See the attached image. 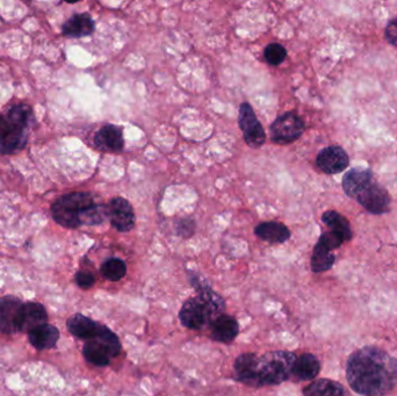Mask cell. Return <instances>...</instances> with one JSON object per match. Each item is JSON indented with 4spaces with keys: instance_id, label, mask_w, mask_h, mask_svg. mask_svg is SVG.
Returning <instances> with one entry per match:
<instances>
[{
    "instance_id": "1",
    "label": "cell",
    "mask_w": 397,
    "mask_h": 396,
    "mask_svg": "<svg viewBox=\"0 0 397 396\" xmlns=\"http://www.w3.org/2000/svg\"><path fill=\"white\" fill-rule=\"evenodd\" d=\"M346 379L360 395H386L397 386V359L379 347H363L350 356Z\"/></svg>"
},
{
    "instance_id": "2",
    "label": "cell",
    "mask_w": 397,
    "mask_h": 396,
    "mask_svg": "<svg viewBox=\"0 0 397 396\" xmlns=\"http://www.w3.org/2000/svg\"><path fill=\"white\" fill-rule=\"evenodd\" d=\"M53 219L64 228L101 225L108 217L107 206L97 203L90 193L75 192L63 195L51 206Z\"/></svg>"
},
{
    "instance_id": "3",
    "label": "cell",
    "mask_w": 397,
    "mask_h": 396,
    "mask_svg": "<svg viewBox=\"0 0 397 396\" xmlns=\"http://www.w3.org/2000/svg\"><path fill=\"white\" fill-rule=\"evenodd\" d=\"M226 305L218 293L207 286L198 292V297H191L180 309L179 319L183 327L191 330H200L212 317L225 312Z\"/></svg>"
},
{
    "instance_id": "4",
    "label": "cell",
    "mask_w": 397,
    "mask_h": 396,
    "mask_svg": "<svg viewBox=\"0 0 397 396\" xmlns=\"http://www.w3.org/2000/svg\"><path fill=\"white\" fill-rule=\"evenodd\" d=\"M31 107L20 103L8 112L4 126L0 130V153L12 155L25 148L28 128L33 121Z\"/></svg>"
},
{
    "instance_id": "5",
    "label": "cell",
    "mask_w": 397,
    "mask_h": 396,
    "mask_svg": "<svg viewBox=\"0 0 397 396\" xmlns=\"http://www.w3.org/2000/svg\"><path fill=\"white\" fill-rule=\"evenodd\" d=\"M296 356L288 351H272L258 359V378L261 386L280 385L293 374Z\"/></svg>"
},
{
    "instance_id": "6",
    "label": "cell",
    "mask_w": 397,
    "mask_h": 396,
    "mask_svg": "<svg viewBox=\"0 0 397 396\" xmlns=\"http://www.w3.org/2000/svg\"><path fill=\"white\" fill-rule=\"evenodd\" d=\"M305 130V122L293 112L277 119L271 126L272 141L278 145H288L296 141Z\"/></svg>"
},
{
    "instance_id": "7",
    "label": "cell",
    "mask_w": 397,
    "mask_h": 396,
    "mask_svg": "<svg viewBox=\"0 0 397 396\" xmlns=\"http://www.w3.org/2000/svg\"><path fill=\"white\" fill-rule=\"evenodd\" d=\"M238 120L246 145L251 148H259L260 145H263L266 135L250 103H242Z\"/></svg>"
},
{
    "instance_id": "8",
    "label": "cell",
    "mask_w": 397,
    "mask_h": 396,
    "mask_svg": "<svg viewBox=\"0 0 397 396\" xmlns=\"http://www.w3.org/2000/svg\"><path fill=\"white\" fill-rule=\"evenodd\" d=\"M23 302L13 295L0 299V332L13 335L20 332Z\"/></svg>"
},
{
    "instance_id": "9",
    "label": "cell",
    "mask_w": 397,
    "mask_h": 396,
    "mask_svg": "<svg viewBox=\"0 0 397 396\" xmlns=\"http://www.w3.org/2000/svg\"><path fill=\"white\" fill-rule=\"evenodd\" d=\"M357 201L372 214L379 215L389 212V195L386 188H383L374 180L358 195Z\"/></svg>"
},
{
    "instance_id": "10",
    "label": "cell",
    "mask_w": 397,
    "mask_h": 396,
    "mask_svg": "<svg viewBox=\"0 0 397 396\" xmlns=\"http://www.w3.org/2000/svg\"><path fill=\"white\" fill-rule=\"evenodd\" d=\"M108 219L118 232L127 233L134 228L135 214L126 199L114 198L107 205Z\"/></svg>"
},
{
    "instance_id": "11",
    "label": "cell",
    "mask_w": 397,
    "mask_h": 396,
    "mask_svg": "<svg viewBox=\"0 0 397 396\" xmlns=\"http://www.w3.org/2000/svg\"><path fill=\"white\" fill-rule=\"evenodd\" d=\"M316 163L317 166L324 173L337 175L348 168L350 160H348V153L343 148L333 145V147L323 149L321 153H318Z\"/></svg>"
},
{
    "instance_id": "12",
    "label": "cell",
    "mask_w": 397,
    "mask_h": 396,
    "mask_svg": "<svg viewBox=\"0 0 397 396\" xmlns=\"http://www.w3.org/2000/svg\"><path fill=\"white\" fill-rule=\"evenodd\" d=\"M258 357L255 354H243L235 360V379L251 387H260L258 378Z\"/></svg>"
},
{
    "instance_id": "13",
    "label": "cell",
    "mask_w": 397,
    "mask_h": 396,
    "mask_svg": "<svg viewBox=\"0 0 397 396\" xmlns=\"http://www.w3.org/2000/svg\"><path fill=\"white\" fill-rule=\"evenodd\" d=\"M94 145L107 153H120L125 147L123 128L115 125H106L94 135Z\"/></svg>"
},
{
    "instance_id": "14",
    "label": "cell",
    "mask_w": 397,
    "mask_h": 396,
    "mask_svg": "<svg viewBox=\"0 0 397 396\" xmlns=\"http://www.w3.org/2000/svg\"><path fill=\"white\" fill-rule=\"evenodd\" d=\"M373 173L367 169L355 168L344 175L343 190L350 198L357 199L358 195L373 182Z\"/></svg>"
},
{
    "instance_id": "15",
    "label": "cell",
    "mask_w": 397,
    "mask_h": 396,
    "mask_svg": "<svg viewBox=\"0 0 397 396\" xmlns=\"http://www.w3.org/2000/svg\"><path fill=\"white\" fill-rule=\"evenodd\" d=\"M48 321V314L46 308L40 302H27L23 304L21 321H20V332H29L35 327L43 325Z\"/></svg>"
},
{
    "instance_id": "16",
    "label": "cell",
    "mask_w": 397,
    "mask_h": 396,
    "mask_svg": "<svg viewBox=\"0 0 397 396\" xmlns=\"http://www.w3.org/2000/svg\"><path fill=\"white\" fill-rule=\"evenodd\" d=\"M28 338L36 350H50L56 347L60 339V332L55 325L46 323L28 332Z\"/></svg>"
},
{
    "instance_id": "17",
    "label": "cell",
    "mask_w": 397,
    "mask_h": 396,
    "mask_svg": "<svg viewBox=\"0 0 397 396\" xmlns=\"http://www.w3.org/2000/svg\"><path fill=\"white\" fill-rule=\"evenodd\" d=\"M238 330V322L229 315H220L212 322V337L221 343L233 342Z\"/></svg>"
},
{
    "instance_id": "18",
    "label": "cell",
    "mask_w": 397,
    "mask_h": 396,
    "mask_svg": "<svg viewBox=\"0 0 397 396\" xmlns=\"http://www.w3.org/2000/svg\"><path fill=\"white\" fill-rule=\"evenodd\" d=\"M62 31L65 36L69 38H84L94 32V21L88 13L76 14L65 21L62 27Z\"/></svg>"
},
{
    "instance_id": "19",
    "label": "cell",
    "mask_w": 397,
    "mask_h": 396,
    "mask_svg": "<svg viewBox=\"0 0 397 396\" xmlns=\"http://www.w3.org/2000/svg\"><path fill=\"white\" fill-rule=\"evenodd\" d=\"M255 234L268 243H283L290 240V232L286 225L279 222H263L255 228Z\"/></svg>"
},
{
    "instance_id": "20",
    "label": "cell",
    "mask_w": 397,
    "mask_h": 396,
    "mask_svg": "<svg viewBox=\"0 0 397 396\" xmlns=\"http://www.w3.org/2000/svg\"><path fill=\"white\" fill-rule=\"evenodd\" d=\"M66 327L77 338L90 341L96 336L98 323H96L90 317L81 315V314H76L68 320Z\"/></svg>"
},
{
    "instance_id": "21",
    "label": "cell",
    "mask_w": 397,
    "mask_h": 396,
    "mask_svg": "<svg viewBox=\"0 0 397 396\" xmlns=\"http://www.w3.org/2000/svg\"><path fill=\"white\" fill-rule=\"evenodd\" d=\"M305 396H348L346 389L337 381L318 379L303 389Z\"/></svg>"
},
{
    "instance_id": "22",
    "label": "cell",
    "mask_w": 397,
    "mask_h": 396,
    "mask_svg": "<svg viewBox=\"0 0 397 396\" xmlns=\"http://www.w3.org/2000/svg\"><path fill=\"white\" fill-rule=\"evenodd\" d=\"M321 371V364L311 354H305L295 360L293 374L300 380H313Z\"/></svg>"
},
{
    "instance_id": "23",
    "label": "cell",
    "mask_w": 397,
    "mask_h": 396,
    "mask_svg": "<svg viewBox=\"0 0 397 396\" xmlns=\"http://www.w3.org/2000/svg\"><path fill=\"white\" fill-rule=\"evenodd\" d=\"M322 221L324 222L325 225L330 229V232L340 235L345 240V242L351 240V225L342 214L338 213L336 210H328L323 214Z\"/></svg>"
},
{
    "instance_id": "24",
    "label": "cell",
    "mask_w": 397,
    "mask_h": 396,
    "mask_svg": "<svg viewBox=\"0 0 397 396\" xmlns=\"http://www.w3.org/2000/svg\"><path fill=\"white\" fill-rule=\"evenodd\" d=\"M83 354L90 364L99 366V367L107 366L111 362V356L108 354V351L99 342H97L96 339L86 341L84 349H83Z\"/></svg>"
},
{
    "instance_id": "25",
    "label": "cell",
    "mask_w": 397,
    "mask_h": 396,
    "mask_svg": "<svg viewBox=\"0 0 397 396\" xmlns=\"http://www.w3.org/2000/svg\"><path fill=\"white\" fill-rule=\"evenodd\" d=\"M97 342H99L111 356V358L118 357L120 351H121V343L118 341V336L115 335L114 332L110 330L107 327H105L103 324H98V329H97L96 336L93 337Z\"/></svg>"
},
{
    "instance_id": "26",
    "label": "cell",
    "mask_w": 397,
    "mask_h": 396,
    "mask_svg": "<svg viewBox=\"0 0 397 396\" xmlns=\"http://www.w3.org/2000/svg\"><path fill=\"white\" fill-rule=\"evenodd\" d=\"M335 264V255L331 250L325 248L320 243H317L313 248L311 257V270L315 273H321L330 270Z\"/></svg>"
},
{
    "instance_id": "27",
    "label": "cell",
    "mask_w": 397,
    "mask_h": 396,
    "mask_svg": "<svg viewBox=\"0 0 397 396\" xmlns=\"http://www.w3.org/2000/svg\"><path fill=\"white\" fill-rule=\"evenodd\" d=\"M101 273L111 282H118L126 275L127 267L123 260L118 258H110L103 264Z\"/></svg>"
},
{
    "instance_id": "28",
    "label": "cell",
    "mask_w": 397,
    "mask_h": 396,
    "mask_svg": "<svg viewBox=\"0 0 397 396\" xmlns=\"http://www.w3.org/2000/svg\"><path fill=\"white\" fill-rule=\"evenodd\" d=\"M287 56V51L285 47L279 43H271L264 50V58L268 64L279 65L285 61Z\"/></svg>"
},
{
    "instance_id": "29",
    "label": "cell",
    "mask_w": 397,
    "mask_h": 396,
    "mask_svg": "<svg viewBox=\"0 0 397 396\" xmlns=\"http://www.w3.org/2000/svg\"><path fill=\"white\" fill-rule=\"evenodd\" d=\"M344 242L345 240L338 234L333 233V232H326V233L322 234L317 243L321 244L325 248L333 251L335 249L340 248Z\"/></svg>"
},
{
    "instance_id": "30",
    "label": "cell",
    "mask_w": 397,
    "mask_h": 396,
    "mask_svg": "<svg viewBox=\"0 0 397 396\" xmlns=\"http://www.w3.org/2000/svg\"><path fill=\"white\" fill-rule=\"evenodd\" d=\"M94 275L90 273V272H86V271H79L77 272L76 275V282L77 285L79 286L83 290H88L91 288L92 286L94 285Z\"/></svg>"
},
{
    "instance_id": "31",
    "label": "cell",
    "mask_w": 397,
    "mask_h": 396,
    "mask_svg": "<svg viewBox=\"0 0 397 396\" xmlns=\"http://www.w3.org/2000/svg\"><path fill=\"white\" fill-rule=\"evenodd\" d=\"M194 222L186 219V220H181V221L178 222V225H177V232H178V234L181 235V236H191L193 232H194Z\"/></svg>"
},
{
    "instance_id": "32",
    "label": "cell",
    "mask_w": 397,
    "mask_h": 396,
    "mask_svg": "<svg viewBox=\"0 0 397 396\" xmlns=\"http://www.w3.org/2000/svg\"><path fill=\"white\" fill-rule=\"evenodd\" d=\"M386 38L388 42L397 47V19H394L387 25Z\"/></svg>"
},
{
    "instance_id": "33",
    "label": "cell",
    "mask_w": 397,
    "mask_h": 396,
    "mask_svg": "<svg viewBox=\"0 0 397 396\" xmlns=\"http://www.w3.org/2000/svg\"><path fill=\"white\" fill-rule=\"evenodd\" d=\"M0 127H1V116H0Z\"/></svg>"
}]
</instances>
